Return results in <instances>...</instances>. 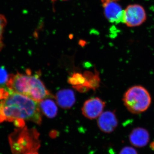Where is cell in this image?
I'll return each mask as SVG.
<instances>
[{"label":"cell","instance_id":"cell-1","mask_svg":"<svg viewBox=\"0 0 154 154\" xmlns=\"http://www.w3.org/2000/svg\"><path fill=\"white\" fill-rule=\"evenodd\" d=\"M18 119L41 125L42 116L38 102L25 95L11 93L8 98L0 101V123Z\"/></svg>","mask_w":154,"mask_h":154},{"label":"cell","instance_id":"cell-2","mask_svg":"<svg viewBox=\"0 0 154 154\" xmlns=\"http://www.w3.org/2000/svg\"><path fill=\"white\" fill-rule=\"evenodd\" d=\"M7 88L10 93L22 94L38 102L53 97L38 75H32L28 69L26 74L17 72L9 75Z\"/></svg>","mask_w":154,"mask_h":154},{"label":"cell","instance_id":"cell-3","mask_svg":"<svg viewBox=\"0 0 154 154\" xmlns=\"http://www.w3.org/2000/svg\"><path fill=\"white\" fill-rule=\"evenodd\" d=\"M39 134L36 129L26 127L18 128L10 135L9 141L13 154H25L37 151L40 146Z\"/></svg>","mask_w":154,"mask_h":154},{"label":"cell","instance_id":"cell-4","mask_svg":"<svg viewBox=\"0 0 154 154\" xmlns=\"http://www.w3.org/2000/svg\"><path fill=\"white\" fill-rule=\"evenodd\" d=\"M124 105L130 113L140 114L148 109L152 102L149 91L143 86L131 87L125 92L123 97Z\"/></svg>","mask_w":154,"mask_h":154},{"label":"cell","instance_id":"cell-5","mask_svg":"<svg viewBox=\"0 0 154 154\" xmlns=\"http://www.w3.org/2000/svg\"><path fill=\"white\" fill-rule=\"evenodd\" d=\"M145 10L139 5H131L124 10L123 23L128 27H135L143 24L146 19Z\"/></svg>","mask_w":154,"mask_h":154},{"label":"cell","instance_id":"cell-6","mask_svg":"<svg viewBox=\"0 0 154 154\" xmlns=\"http://www.w3.org/2000/svg\"><path fill=\"white\" fill-rule=\"evenodd\" d=\"M105 103L99 98H93L87 100L83 105V115L90 119L98 118L102 113Z\"/></svg>","mask_w":154,"mask_h":154},{"label":"cell","instance_id":"cell-7","mask_svg":"<svg viewBox=\"0 0 154 154\" xmlns=\"http://www.w3.org/2000/svg\"><path fill=\"white\" fill-rule=\"evenodd\" d=\"M104 14L107 20L111 23H123L124 10L116 2L103 3Z\"/></svg>","mask_w":154,"mask_h":154},{"label":"cell","instance_id":"cell-8","mask_svg":"<svg viewBox=\"0 0 154 154\" xmlns=\"http://www.w3.org/2000/svg\"><path fill=\"white\" fill-rule=\"evenodd\" d=\"M97 124L100 130L105 133H110L118 126V122L115 113L112 111H107L98 117Z\"/></svg>","mask_w":154,"mask_h":154},{"label":"cell","instance_id":"cell-9","mask_svg":"<svg viewBox=\"0 0 154 154\" xmlns=\"http://www.w3.org/2000/svg\"><path fill=\"white\" fill-rule=\"evenodd\" d=\"M129 139L130 142L133 146L143 148L149 143L150 135L148 131L143 128H136L130 134Z\"/></svg>","mask_w":154,"mask_h":154},{"label":"cell","instance_id":"cell-10","mask_svg":"<svg viewBox=\"0 0 154 154\" xmlns=\"http://www.w3.org/2000/svg\"><path fill=\"white\" fill-rule=\"evenodd\" d=\"M55 99L58 105L63 109L71 108L75 102L74 92L70 89H64L58 91Z\"/></svg>","mask_w":154,"mask_h":154},{"label":"cell","instance_id":"cell-11","mask_svg":"<svg viewBox=\"0 0 154 154\" xmlns=\"http://www.w3.org/2000/svg\"><path fill=\"white\" fill-rule=\"evenodd\" d=\"M38 105L42 113L48 118H54L57 115V106L51 99L47 98L41 100L38 102Z\"/></svg>","mask_w":154,"mask_h":154},{"label":"cell","instance_id":"cell-12","mask_svg":"<svg viewBox=\"0 0 154 154\" xmlns=\"http://www.w3.org/2000/svg\"><path fill=\"white\" fill-rule=\"evenodd\" d=\"M9 78V75L5 66L0 67V88H7V84Z\"/></svg>","mask_w":154,"mask_h":154},{"label":"cell","instance_id":"cell-13","mask_svg":"<svg viewBox=\"0 0 154 154\" xmlns=\"http://www.w3.org/2000/svg\"><path fill=\"white\" fill-rule=\"evenodd\" d=\"M7 24V20L5 17L2 14H0V51L4 46L3 42V33L4 29Z\"/></svg>","mask_w":154,"mask_h":154},{"label":"cell","instance_id":"cell-14","mask_svg":"<svg viewBox=\"0 0 154 154\" xmlns=\"http://www.w3.org/2000/svg\"><path fill=\"white\" fill-rule=\"evenodd\" d=\"M119 154H138L136 150L132 147L127 146L123 148Z\"/></svg>","mask_w":154,"mask_h":154},{"label":"cell","instance_id":"cell-15","mask_svg":"<svg viewBox=\"0 0 154 154\" xmlns=\"http://www.w3.org/2000/svg\"><path fill=\"white\" fill-rule=\"evenodd\" d=\"M11 93L8 88H0V100H3L8 98Z\"/></svg>","mask_w":154,"mask_h":154},{"label":"cell","instance_id":"cell-16","mask_svg":"<svg viewBox=\"0 0 154 154\" xmlns=\"http://www.w3.org/2000/svg\"><path fill=\"white\" fill-rule=\"evenodd\" d=\"M25 154H38V151H32L29 152Z\"/></svg>","mask_w":154,"mask_h":154},{"label":"cell","instance_id":"cell-17","mask_svg":"<svg viewBox=\"0 0 154 154\" xmlns=\"http://www.w3.org/2000/svg\"><path fill=\"white\" fill-rule=\"evenodd\" d=\"M117 1V0H102L103 3L106 2H116V1Z\"/></svg>","mask_w":154,"mask_h":154},{"label":"cell","instance_id":"cell-18","mask_svg":"<svg viewBox=\"0 0 154 154\" xmlns=\"http://www.w3.org/2000/svg\"><path fill=\"white\" fill-rule=\"evenodd\" d=\"M63 1H67V0H63Z\"/></svg>","mask_w":154,"mask_h":154}]
</instances>
